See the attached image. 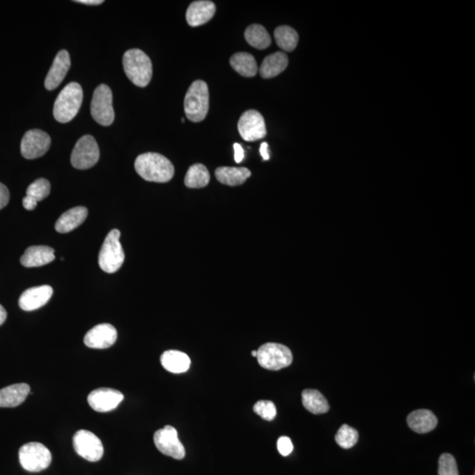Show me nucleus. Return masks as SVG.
<instances>
[{
  "label": "nucleus",
  "instance_id": "obj_22",
  "mask_svg": "<svg viewBox=\"0 0 475 475\" xmlns=\"http://www.w3.org/2000/svg\"><path fill=\"white\" fill-rule=\"evenodd\" d=\"M30 393L28 384H15L0 390V407H15L24 403Z\"/></svg>",
  "mask_w": 475,
  "mask_h": 475
},
{
  "label": "nucleus",
  "instance_id": "obj_20",
  "mask_svg": "<svg viewBox=\"0 0 475 475\" xmlns=\"http://www.w3.org/2000/svg\"><path fill=\"white\" fill-rule=\"evenodd\" d=\"M88 215V210L86 207L79 206L70 209L60 216L55 225L56 232L67 233L82 225Z\"/></svg>",
  "mask_w": 475,
  "mask_h": 475
},
{
  "label": "nucleus",
  "instance_id": "obj_30",
  "mask_svg": "<svg viewBox=\"0 0 475 475\" xmlns=\"http://www.w3.org/2000/svg\"><path fill=\"white\" fill-rule=\"evenodd\" d=\"M276 42L277 45L284 52H293L296 49L297 42H299V35L290 26H281L275 30Z\"/></svg>",
  "mask_w": 475,
  "mask_h": 475
},
{
  "label": "nucleus",
  "instance_id": "obj_16",
  "mask_svg": "<svg viewBox=\"0 0 475 475\" xmlns=\"http://www.w3.org/2000/svg\"><path fill=\"white\" fill-rule=\"evenodd\" d=\"M53 295V289L49 286L30 288L22 294L19 306L26 312L38 310L45 306Z\"/></svg>",
  "mask_w": 475,
  "mask_h": 475
},
{
  "label": "nucleus",
  "instance_id": "obj_13",
  "mask_svg": "<svg viewBox=\"0 0 475 475\" xmlns=\"http://www.w3.org/2000/svg\"><path fill=\"white\" fill-rule=\"evenodd\" d=\"M52 139L41 130H29L23 137L21 152L26 159H35L45 155L49 149Z\"/></svg>",
  "mask_w": 475,
  "mask_h": 475
},
{
  "label": "nucleus",
  "instance_id": "obj_8",
  "mask_svg": "<svg viewBox=\"0 0 475 475\" xmlns=\"http://www.w3.org/2000/svg\"><path fill=\"white\" fill-rule=\"evenodd\" d=\"M91 115L93 118L102 126L111 125L115 120L112 91L104 84L100 85L93 92Z\"/></svg>",
  "mask_w": 475,
  "mask_h": 475
},
{
  "label": "nucleus",
  "instance_id": "obj_27",
  "mask_svg": "<svg viewBox=\"0 0 475 475\" xmlns=\"http://www.w3.org/2000/svg\"><path fill=\"white\" fill-rule=\"evenodd\" d=\"M302 403L306 410L313 414H325L329 410V404L326 398L318 390L303 391Z\"/></svg>",
  "mask_w": 475,
  "mask_h": 475
},
{
  "label": "nucleus",
  "instance_id": "obj_17",
  "mask_svg": "<svg viewBox=\"0 0 475 475\" xmlns=\"http://www.w3.org/2000/svg\"><path fill=\"white\" fill-rule=\"evenodd\" d=\"M71 67V59L68 52L61 50L56 56L52 68H50L48 75L45 79V88L48 90H54L62 83L65 78Z\"/></svg>",
  "mask_w": 475,
  "mask_h": 475
},
{
  "label": "nucleus",
  "instance_id": "obj_39",
  "mask_svg": "<svg viewBox=\"0 0 475 475\" xmlns=\"http://www.w3.org/2000/svg\"><path fill=\"white\" fill-rule=\"evenodd\" d=\"M267 148H269V145H267V143H263L262 145H260V155H262L264 160L270 159V153L269 150H267Z\"/></svg>",
  "mask_w": 475,
  "mask_h": 475
},
{
  "label": "nucleus",
  "instance_id": "obj_2",
  "mask_svg": "<svg viewBox=\"0 0 475 475\" xmlns=\"http://www.w3.org/2000/svg\"><path fill=\"white\" fill-rule=\"evenodd\" d=\"M123 69L130 81L139 88H146L152 79V61L139 49H130L123 59Z\"/></svg>",
  "mask_w": 475,
  "mask_h": 475
},
{
  "label": "nucleus",
  "instance_id": "obj_33",
  "mask_svg": "<svg viewBox=\"0 0 475 475\" xmlns=\"http://www.w3.org/2000/svg\"><path fill=\"white\" fill-rule=\"evenodd\" d=\"M438 475H459L456 460L453 455H441L438 461Z\"/></svg>",
  "mask_w": 475,
  "mask_h": 475
},
{
  "label": "nucleus",
  "instance_id": "obj_1",
  "mask_svg": "<svg viewBox=\"0 0 475 475\" xmlns=\"http://www.w3.org/2000/svg\"><path fill=\"white\" fill-rule=\"evenodd\" d=\"M135 169L139 176L147 182L165 183L175 176V167L165 156L155 153L139 155L135 162Z\"/></svg>",
  "mask_w": 475,
  "mask_h": 475
},
{
  "label": "nucleus",
  "instance_id": "obj_31",
  "mask_svg": "<svg viewBox=\"0 0 475 475\" xmlns=\"http://www.w3.org/2000/svg\"><path fill=\"white\" fill-rule=\"evenodd\" d=\"M359 435L354 428L343 424L336 433V441L340 447L343 449H350L359 441Z\"/></svg>",
  "mask_w": 475,
  "mask_h": 475
},
{
  "label": "nucleus",
  "instance_id": "obj_21",
  "mask_svg": "<svg viewBox=\"0 0 475 475\" xmlns=\"http://www.w3.org/2000/svg\"><path fill=\"white\" fill-rule=\"evenodd\" d=\"M407 426L416 433H430L437 426V418L433 411L419 410L410 413L407 418Z\"/></svg>",
  "mask_w": 475,
  "mask_h": 475
},
{
  "label": "nucleus",
  "instance_id": "obj_28",
  "mask_svg": "<svg viewBox=\"0 0 475 475\" xmlns=\"http://www.w3.org/2000/svg\"><path fill=\"white\" fill-rule=\"evenodd\" d=\"M210 180L208 169L203 164H195L189 167L185 176V185L190 189L205 188Z\"/></svg>",
  "mask_w": 475,
  "mask_h": 475
},
{
  "label": "nucleus",
  "instance_id": "obj_6",
  "mask_svg": "<svg viewBox=\"0 0 475 475\" xmlns=\"http://www.w3.org/2000/svg\"><path fill=\"white\" fill-rule=\"evenodd\" d=\"M256 359L264 369L279 371L290 366L293 357L289 348L283 344L267 343L257 350Z\"/></svg>",
  "mask_w": 475,
  "mask_h": 475
},
{
  "label": "nucleus",
  "instance_id": "obj_15",
  "mask_svg": "<svg viewBox=\"0 0 475 475\" xmlns=\"http://www.w3.org/2000/svg\"><path fill=\"white\" fill-rule=\"evenodd\" d=\"M116 340L117 331L115 327L103 323L89 330L84 338V343L91 349L104 350L114 345Z\"/></svg>",
  "mask_w": 475,
  "mask_h": 475
},
{
  "label": "nucleus",
  "instance_id": "obj_36",
  "mask_svg": "<svg viewBox=\"0 0 475 475\" xmlns=\"http://www.w3.org/2000/svg\"><path fill=\"white\" fill-rule=\"evenodd\" d=\"M9 190L3 183H0V210L5 208L9 203Z\"/></svg>",
  "mask_w": 475,
  "mask_h": 475
},
{
  "label": "nucleus",
  "instance_id": "obj_11",
  "mask_svg": "<svg viewBox=\"0 0 475 475\" xmlns=\"http://www.w3.org/2000/svg\"><path fill=\"white\" fill-rule=\"evenodd\" d=\"M155 444L160 453L176 460H182L186 451L183 444L179 440L178 433L175 428L166 426L157 430L153 437Z\"/></svg>",
  "mask_w": 475,
  "mask_h": 475
},
{
  "label": "nucleus",
  "instance_id": "obj_9",
  "mask_svg": "<svg viewBox=\"0 0 475 475\" xmlns=\"http://www.w3.org/2000/svg\"><path fill=\"white\" fill-rule=\"evenodd\" d=\"M100 159V149L95 139L92 136L82 137L77 142L72 150L71 162L77 169H91Z\"/></svg>",
  "mask_w": 475,
  "mask_h": 475
},
{
  "label": "nucleus",
  "instance_id": "obj_12",
  "mask_svg": "<svg viewBox=\"0 0 475 475\" xmlns=\"http://www.w3.org/2000/svg\"><path fill=\"white\" fill-rule=\"evenodd\" d=\"M238 130L242 138L247 142L265 138L267 135L265 121L262 114L250 109L244 112L238 123Z\"/></svg>",
  "mask_w": 475,
  "mask_h": 475
},
{
  "label": "nucleus",
  "instance_id": "obj_10",
  "mask_svg": "<svg viewBox=\"0 0 475 475\" xmlns=\"http://www.w3.org/2000/svg\"><path fill=\"white\" fill-rule=\"evenodd\" d=\"M73 447L80 457L90 462H97L104 453V447L100 438L86 430L77 431L73 437Z\"/></svg>",
  "mask_w": 475,
  "mask_h": 475
},
{
  "label": "nucleus",
  "instance_id": "obj_19",
  "mask_svg": "<svg viewBox=\"0 0 475 475\" xmlns=\"http://www.w3.org/2000/svg\"><path fill=\"white\" fill-rule=\"evenodd\" d=\"M55 260V250L47 246H33L25 251L21 263L26 267H42Z\"/></svg>",
  "mask_w": 475,
  "mask_h": 475
},
{
  "label": "nucleus",
  "instance_id": "obj_23",
  "mask_svg": "<svg viewBox=\"0 0 475 475\" xmlns=\"http://www.w3.org/2000/svg\"><path fill=\"white\" fill-rule=\"evenodd\" d=\"M289 59L286 53L277 52L264 59L260 67V75L264 79H271L279 75L287 68Z\"/></svg>",
  "mask_w": 475,
  "mask_h": 475
},
{
  "label": "nucleus",
  "instance_id": "obj_34",
  "mask_svg": "<svg viewBox=\"0 0 475 475\" xmlns=\"http://www.w3.org/2000/svg\"><path fill=\"white\" fill-rule=\"evenodd\" d=\"M254 411L266 421H273L277 416V407L270 400L257 401L254 406Z\"/></svg>",
  "mask_w": 475,
  "mask_h": 475
},
{
  "label": "nucleus",
  "instance_id": "obj_41",
  "mask_svg": "<svg viewBox=\"0 0 475 475\" xmlns=\"http://www.w3.org/2000/svg\"><path fill=\"white\" fill-rule=\"evenodd\" d=\"M6 317H8V313H6V311L4 307L0 304V326H1L2 324H4Z\"/></svg>",
  "mask_w": 475,
  "mask_h": 475
},
{
  "label": "nucleus",
  "instance_id": "obj_35",
  "mask_svg": "<svg viewBox=\"0 0 475 475\" xmlns=\"http://www.w3.org/2000/svg\"><path fill=\"white\" fill-rule=\"evenodd\" d=\"M277 449L281 455L286 457L289 456L293 451V444L290 438L288 437H281L277 441Z\"/></svg>",
  "mask_w": 475,
  "mask_h": 475
},
{
  "label": "nucleus",
  "instance_id": "obj_14",
  "mask_svg": "<svg viewBox=\"0 0 475 475\" xmlns=\"http://www.w3.org/2000/svg\"><path fill=\"white\" fill-rule=\"evenodd\" d=\"M123 394L111 388H99L90 393L88 404L96 412L107 413L116 410L123 400Z\"/></svg>",
  "mask_w": 475,
  "mask_h": 475
},
{
  "label": "nucleus",
  "instance_id": "obj_32",
  "mask_svg": "<svg viewBox=\"0 0 475 475\" xmlns=\"http://www.w3.org/2000/svg\"><path fill=\"white\" fill-rule=\"evenodd\" d=\"M49 193L50 183L48 180L43 178L35 180L26 189V196L32 197L38 202L48 197Z\"/></svg>",
  "mask_w": 475,
  "mask_h": 475
},
{
  "label": "nucleus",
  "instance_id": "obj_24",
  "mask_svg": "<svg viewBox=\"0 0 475 475\" xmlns=\"http://www.w3.org/2000/svg\"><path fill=\"white\" fill-rule=\"evenodd\" d=\"M160 362L166 371L172 373H186L190 367L188 355L179 350H166L160 357Z\"/></svg>",
  "mask_w": 475,
  "mask_h": 475
},
{
  "label": "nucleus",
  "instance_id": "obj_5",
  "mask_svg": "<svg viewBox=\"0 0 475 475\" xmlns=\"http://www.w3.org/2000/svg\"><path fill=\"white\" fill-rule=\"evenodd\" d=\"M121 233L114 229L107 235L99 254V265L106 273H115L125 263V254L120 242Z\"/></svg>",
  "mask_w": 475,
  "mask_h": 475
},
{
  "label": "nucleus",
  "instance_id": "obj_18",
  "mask_svg": "<svg viewBox=\"0 0 475 475\" xmlns=\"http://www.w3.org/2000/svg\"><path fill=\"white\" fill-rule=\"evenodd\" d=\"M216 13V6L212 1H195L187 10L186 20L189 26H198L205 24L213 18Z\"/></svg>",
  "mask_w": 475,
  "mask_h": 475
},
{
  "label": "nucleus",
  "instance_id": "obj_38",
  "mask_svg": "<svg viewBox=\"0 0 475 475\" xmlns=\"http://www.w3.org/2000/svg\"><path fill=\"white\" fill-rule=\"evenodd\" d=\"M38 201H36L35 199H33L32 197L28 196H26L22 201L23 207L28 210H35L36 207L38 206Z\"/></svg>",
  "mask_w": 475,
  "mask_h": 475
},
{
  "label": "nucleus",
  "instance_id": "obj_7",
  "mask_svg": "<svg viewBox=\"0 0 475 475\" xmlns=\"http://www.w3.org/2000/svg\"><path fill=\"white\" fill-rule=\"evenodd\" d=\"M19 459L25 470L38 473L49 466L52 456L48 448L42 444L31 442L21 447Z\"/></svg>",
  "mask_w": 475,
  "mask_h": 475
},
{
  "label": "nucleus",
  "instance_id": "obj_40",
  "mask_svg": "<svg viewBox=\"0 0 475 475\" xmlns=\"http://www.w3.org/2000/svg\"><path fill=\"white\" fill-rule=\"evenodd\" d=\"M75 2L81 3V4L90 5V6L100 5V4H102V3H103L102 0H79V1H75Z\"/></svg>",
  "mask_w": 475,
  "mask_h": 475
},
{
  "label": "nucleus",
  "instance_id": "obj_25",
  "mask_svg": "<svg viewBox=\"0 0 475 475\" xmlns=\"http://www.w3.org/2000/svg\"><path fill=\"white\" fill-rule=\"evenodd\" d=\"M217 180L225 185H242L251 176L249 169L246 167H217L215 171Z\"/></svg>",
  "mask_w": 475,
  "mask_h": 475
},
{
  "label": "nucleus",
  "instance_id": "obj_26",
  "mask_svg": "<svg viewBox=\"0 0 475 475\" xmlns=\"http://www.w3.org/2000/svg\"><path fill=\"white\" fill-rule=\"evenodd\" d=\"M231 65L239 75L251 78L257 75L258 65L253 55L247 52H238L230 59Z\"/></svg>",
  "mask_w": 475,
  "mask_h": 475
},
{
  "label": "nucleus",
  "instance_id": "obj_42",
  "mask_svg": "<svg viewBox=\"0 0 475 475\" xmlns=\"http://www.w3.org/2000/svg\"><path fill=\"white\" fill-rule=\"evenodd\" d=\"M252 356L254 357H257V350H253L252 351Z\"/></svg>",
  "mask_w": 475,
  "mask_h": 475
},
{
  "label": "nucleus",
  "instance_id": "obj_37",
  "mask_svg": "<svg viewBox=\"0 0 475 475\" xmlns=\"http://www.w3.org/2000/svg\"><path fill=\"white\" fill-rule=\"evenodd\" d=\"M234 148V159H235V162L236 163H240L242 162L244 159V156H245V153H244V149L242 148V146L240 145V143H234L233 146Z\"/></svg>",
  "mask_w": 475,
  "mask_h": 475
},
{
  "label": "nucleus",
  "instance_id": "obj_29",
  "mask_svg": "<svg viewBox=\"0 0 475 475\" xmlns=\"http://www.w3.org/2000/svg\"><path fill=\"white\" fill-rule=\"evenodd\" d=\"M245 38L254 48L265 49L271 45V36L263 26L250 25L245 31Z\"/></svg>",
  "mask_w": 475,
  "mask_h": 475
},
{
  "label": "nucleus",
  "instance_id": "obj_4",
  "mask_svg": "<svg viewBox=\"0 0 475 475\" xmlns=\"http://www.w3.org/2000/svg\"><path fill=\"white\" fill-rule=\"evenodd\" d=\"M210 95L208 85L203 80H196L189 86L184 100V110L189 121L202 122L208 114Z\"/></svg>",
  "mask_w": 475,
  "mask_h": 475
},
{
  "label": "nucleus",
  "instance_id": "obj_3",
  "mask_svg": "<svg viewBox=\"0 0 475 475\" xmlns=\"http://www.w3.org/2000/svg\"><path fill=\"white\" fill-rule=\"evenodd\" d=\"M83 100V90L79 83L68 84L56 98L53 115L56 121L71 122L79 113Z\"/></svg>",
  "mask_w": 475,
  "mask_h": 475
}]
</instances>
